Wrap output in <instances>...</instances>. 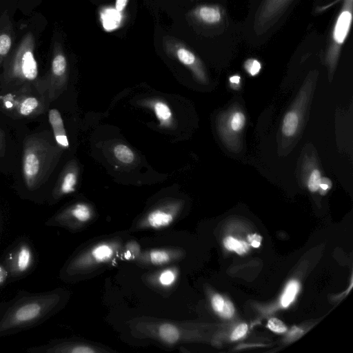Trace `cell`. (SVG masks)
Masks as SVG:
<instances>
[{"label": "cell", "instance_id": "1", "mask_svg": "<svg viewBox=\"0 0 353 353\" xmlns=\"http://www.w3.org/2000/svg\"><path fill=\"white\" fill-rule=\"evenodd\" d=\"M70 292L61 288L31 292L19 290L0 302V338L14 335L43 323L67 304Z\"/></svg>", "mask_w": 353, "mask_h": 353}, {"label": "cell", "instance_id": "2", "mask_svg": "<svg viewBox=\"0 0 353 353\" xmlns=\"http://www.w3.org/2000/svg\"><path fill=\"white\" fill-rule=\"evenodd\" d=\"M121 239H105L86 246L73 254L60 270L59 278L74 282L109 264L122 250Z\"/></svg>", "mask_w": 353, "mask_h": 353}, {"label": "cell", "instance_id": "3", "mask_svg": "<svg viewBox=\"0 0 353 353\" xmlns=\"http://www.w3.org/2000/svg\"><path fill=\"white\" fill-rule=\"evenodd\" d=\"M51 145L39 137L26 141L22 157L24 183L30 190L37 189L47 177L54 159Z\"/></svg>", "mask_w": 353, "mask_h": 353}, {"label": "cell", "instance_id": "4", "mask_svg": "<svg viewBox=\"0 0 353 353\" xmlns=\"http://www.w3.org/2000/svg\"><path fill=\"white\" fill-rule=\"evenodd\" d=\"M0 261L8 272V283L31 274L37 263V255L33 243L26 236L16 239L3 252Z\"/></svg>", "mask_w": 353, "mask_h": 353}, {"label": "cell", "instance_id": "5", "mask_svg": "<svg viewBox=\"0 0 353 353\" xmlns=\"http://www.w3.org/2000/svg\"><path fill=\"white\" fill-rule=\"evenodd\" d=\"M35 41L27 33L5 64L6 80L12 82L33 81L38 76V65L34 57Z\"/></svg>", "mask_w": 353, "mask_h": 353}, {"label": "cell", "instance_id": "6", "mask_svg": "<svg viewBox=\"0 0 353 353\" xmlns=\"http://www.w3.org/2000/svg\"><path fill=\"white\" fill-rule=\"evenodd\" d=\"M183 203L179 199H168L152 208L133 226L135 230H159L170 225L179 216Z\"/></svg>", "mask_w": 353, "mask_h": 353}, {"label": "cell", "instance_id": "7", "mask_svg": "<svg viewBox=\"0 0 353 353\" xmlns=\"http://www.w3.org/2000/svg\"><path fill=\"white\" fill-rule=\"evenodd\" d=\"M94 216V210L90 205L78 202L59 211L49 218L44 224L46 226L78 231L88 225Z\"/></svg>", "mask_w": 353, "mask_h": 353}, {"label": "cell", "instance_id": "8", "mask_svg": "<svg viewBox=\"0 0 353 353\" xmlns=\"http://www.w3.org/2000/svg\"><path fill=\"white\" fill-rule=\"evenodd\" d=\"M99 344L76 338L56 339L27 349L29 353H108L112 350Z\"/></svg>", "mask_w": 353, "mask_h": 353}, {"label": "cell", "instance_id": "9", "mask_svg": "<svg viewBox=\"0 0 353 353\" xmlns=\"http://www.w3.org/2000/svg\"><path fill=\"white\" fill-rule=\"evenodd\" d=\"M353 0H344L341 10L336 19L331 43L327 52V61L332 68L337 61L341 48L350 30L352 21Z\"/></svg>", "mask_w": 353, "mask_h": 353}, {"label": "cell", "instance_id": "10", "mask_svg": "<svg viewBox=\"0 0 353 353\" xmlns=\"http://www.w3.org/2000/svg\"><path fill=\"white\" fill-rule=\"evenodd\" d=\"M163 46L167 54L188 68L198 80H205L202 62L183 43L174 38L166 37L163 39Z\"/></svg>", "mask_w": 353, "mask_h": 353}, {"label": "cell", "instance_id": "11", "mask_svg": "<svg viewBox=\"0 0 353 353\" xmlns=\"http://www.w3.org/2000/svg\"><path fill=\"white\" fill-rule=\"evenodd\" d=\"M293 0H263L254 20V28L256 33L268 30L283 14Z\"/></svg>", "mask_w": 353, "mask_h": 353}, {"label": "cell", "instance_id": "12", "mask_svg": "<svg viewBox=\"0 0 353 353\" xmlns=\"http://www.w3.org/2000/svg\"><path fill=\"white\" fill-rule=\"evenodd\" d=\"M184 252L179 248H155L143 251L137 257L141 265L161 266L181 260Z\"/></svg>", "mask_w": 353, "mask_h": 353}, {"label": "cell", "instance_id": "13", "mask_svg": "<svg viewBox=\"0 0 353 353\" xmlns=\"http://www.w3.org/2000/svg\"><path fill=\"white\" fill-rule=\"evenodd\" d=\"M68 63L61 46L56 43L54 45L53 54L50 68V79L52 83H61L65 79Z\"/></svg>", "mask_w": 353, "mask_h": 353}, {"label": "cell", "instance_id": "14", "mask_svg": "<svg viewBox=\"0 0 353 353\" xmlns=\"http://www.w3.org/2000/svg\"><path fill=\"white\" fill-rule=\"evenodd\" d=\"M14 33L8 16L4 13L0 19V66L10 52L14 39Z\"/></svg>", "mask_w": 353, "mask_h": 353}, {"label": "cell", "instance_id": "15", "mask_svg": "<svg viewBox=\"0 0 353 353\" xmlns=\"http://www.w3.org/2000/svg\"><path fill=\"white\" fill-rule=\"evenodd\" d=\"M192 16L199 22L206 25H215L222 19V12L219 6L201 5L192 10Z\"/></svg>", "mask_w": 353, "mask_h": 353}, {"label": "cell", "instance_id": "16", "mask_svg": "<svg viewBox=\"0 0 353 353\" xmlns=\"http://www.w3.org/2000/svg\"><path fill=\"white\" fill-rule=\"evenodd\" d=\"M48 120L57 145L63 148H68L69 147V141L59 111L57 109L50 110L48 112Z\"/></svg>", "mask_w": 353, "mask_h": 353}, {"label": "cell", "instance_id": "17", "mask_svg": "<svg viewBox=\"0 0 353 353\" xmlns=\"http://www.w3.org/2000/svg\"><path fill=\"white\" fill-rule=\"evenodd\" d=\"M77 174L72 168L65 170L61 179L53 191V198L57 199L63 195L72 193L76 190Z\"/></svg>", "mask_w": 353, "mask_h": 353}, {"label": "cell", "instance_id": "18", "mask_svg": "<svg viewBox=\"0 0 353 353\" xmlns=\"http://www.w3.org/2000/svg\"><path fill=\"white\" fill-rule=\"evenodd\" d=\"M149 103L160 125L163 128L170 127L173 123V114L168 103L159 99L153 100Z\"/></svg>", "mask_w": 353, "mask_h": 353}, {"label": "cell", "instance_id": "19", "mask_svg": "<svg viewBox=\"0 0 353 353\" xmlns=\"http://www.w3.org/2000/svg\"><path fill=\"white\" fill-rule=\"evenodd\" d=\"M179 270L176 268H168L152 276V283L161 288L172 287L177 280Z\"/></svg>", "mask_w": 353, "mask_h": 353}, {"label": "cell", "instance_id": "20", "mask_svg": "<svg viewBox=\"0 0 353 353\" xmlns=\"http://www.w3.org/2000/svg\"><path fill=\"white\" fill-rule=\"evenodd\" d=\"M113 153L118 161L125 164H130L135 159L133 151L128 145L122 143L114 147Z\"/></svg>", "mask_w": 353, "mask_h": 353}, {"label": "cell", "instance_id": "21", "mask_svg": "<svg viewBox=\"0 0 353 353\" xmlns=\"http://www.w3.org/2000/svg\"><path fill=\"white\" fill-rule=\"evenodd\" d=\"M299 125V118L294 112H288L283 121L282 132L287 137H292L296 132Z\"/></svg>", "mask_w": 353, "mask_h": 353}, {"label": "cell", "instance_id": "22", "mask_svg": "<svg viewBox=\"0 0 353 353\" xmlns=\"http://www.w3.org/2000/svg\"><path fill=\"white\" fill-rule=\"evenodd\" d=\"M223 245L228 250H234L239 254H244L250 248L249 245L243 241L237 240L232 236H228L223 240Z\"/></svg>", "mask_w": 353, "mask_h": 353}, {"label": "cell", "instance_id": "23", "mask_svg": "<svg viewBox=\"0 0 353 353\" xmlns=\"http://www.w3.org/2000/svg\"><path fill=\"white\" fill-rule=\"evenodd\" d=\"M39 107V101L33 97H26L19 103V111L23 116L32 114Z\"/></svg>", "mask_w": 353, "mask_h": 353}, {"label": "cell", "instance_id": "24", "mask_svg": "<svg viewBox=\"0 0 353 353\" xmlns=\"http://www.w3.org/2000/svg\"><path fill=\"white\" fill-rule=\"evenodd\" d=\"M299 290V283L296 281H290L281 296V305L288 307L294 299Z\"/></svg>", "mask_w": 353, "mask_h": 353}, {"label": "cell", "instance_id": "25", "mask_svg": "<svg viewBox=\"0 0 353 353\" xmlns=\"http://www.w3.org/2000/svg\"><path fill=\"white\" fill-rule=\"evenodd\" d=\"M245 117L241 112H235L230 119V128L234 132L240 131L245 125Z\"/></svg>", "mask_w": 353, "mask_h": 353}, {"label": "cell", "instance_id": "26", "mask_svg": "<svg viewBox=\"0 0 353 353\" xmlns=\"http://www.w3.org/2000/svg\"><path fill=\"white\" fill-rule=\"evenodd\" d=\"M321 176L319 170L312 171L307 181V187L310 192H314L319 189Z\"/></svg>", "mask_w": 353, "mask_h": 353}, {"label": "cell", "instance_id": "27", "mask_svg": "<svg viewBox=\"0 0 353 353\" xmlns=\"http://www.w3.org/2000/svg\"><path fill=\"white\" fill-rule=\"evenodd\" d=\"M244 68L251 76L256 75L261 70V63L255 59H249L244 63Z\"/></svg>", "mask_w": 353, "mask_h": 353}, {"label": "cell", "instance_id": "28", "mask_svg": "<svg viewBox=\"0 0 353 353\" xmlns=\"http://www.w3.org/2000/svg\"><path fill=\"white\" fill-rule=\"evenodd\" d=\"M268 327L273 332L277 333L285 332L287 330L285 325L276 318H272L268 322Z\"/></svg>", "mask_w": 353, "mask_h": 353}, {"label": "cell", "instance_id": "29", "mask_svg": "<svg viewBox=\"0 0 353 353\" xmlns=\"http://www.w3.org/2000/svg\"><path fill=\"white\" fill-rule=\"evenodd\" d=\"M234 308L232 303L229 301H224L221 311L219 313L223 318L230 319L234 314Z\"/></svg>", "mask_w": 353, "mask_h": 353}, {"label": "cell", "instance_id": "30", "mask_svg": "<svg viewBox=\"0 0 353 353\" xmlns=\"http://www.w3.org/2000/svg\"><path fill=\"white\" fill-rule=\"evenodd\" d=\"M247 330L248 325L245 323L239 325L232 333L231 339L235 341L243 337L246 334Z\"/></svg>", "mask_w": 353, "mask_h": 353}, {"label": "cell", "instance_id": "31", "mask_svg": "<svg viewBox=\"0 0 353 353\" xmlns=\"http://www.w3.org/2000/svg\"><path fill=\"white\" fill-rule=\"evenodd\" d=\"M211 303L213 310L217 313H219L223 308L224 300L221 295L214 294L212 298Z\"/></svg>", "mask_w": 353, "mask_h": 353}, {"label": "cell", "instance_id": "32", "mask_svg": "<svg viewBox=\"0 0 353 353\" xmlns=\"http://www.w3.org/2000/svg\"><path fill=\"white\" fill-rule=\"evenodd\" d=\"M8 283V272L4 265L0 261V289Z\"/></svg>", "mask_w": 353, "mask_h": 353}, {"label": "cell", "instance_id": "33", "mask_svg": "<svg viewBox=\"0 0 353 353\" xmlns=\"http://www.w3.org/2000/svg\"><path fill=\"white\" fill-rule=\"evenodd\" d=\"M332 187V182L328 178L321 177L319 189L320 192L322 194L326 193V192Z\"/></svg>", "mask_w": 353, "mask_h": 353}, {"label": "cell", "instance_id": "34", "mask_svg": "<svg viewBox=\"0 0 353 353\" xmlns=\"http://www.w3.org/2000/svg\"><path fill=\"white\" fill-rule=\"evenodd\" d=\"M248 240L254 248H259L261 245L262 237L257 234H251L248 236Z\"/></svg>", "mask_w": 353, "mask_h": 353}, {"label": "cell", "instance_id": "35", "mask_svg": "<svg viewBox=\"0 0 353 353\" xmlns=\"http://www.w3.org/2000/svg\"><path fill=\"white\" fill-rule=\"evenodd\" d=\"M129 0H116L115 1V8L118 12L123 11L128 3Z\"/></svg>", "mask_w": 353, "mask_h": 353}, {"label": "cell", "instance_id": "36", "mask_svg": "<svg viewBox=\"0 0 353 353\" xmlns=\"http://www.w3.org/2000/svg\"><path fill=\"white\" fill-rule=\"evenodd\" d=\"M302 333V330H300L299 328L298 327H294L291 332H290V336L293 338V337H299V334H301Z\"/></svg>", "mask_w": 353, "mask_h": 353}, {"label": "cell", "instance_id": "37", "mask_svg": "<svg viewBox=\"0 0 353 353\" xmlns=\"http://www.w3.org/2000/svg\"><path fill=\"white\" fill-rule=\"evenodd\" d=\"M230 81L232 84L238 85L240 81V77L238 75H234L230 78Z\"/></svg>", "mask_w": 353, "mask_h": 353}, {"label": "cell", "instance_id": "38", "mask_svg": "<svg viewBox=\"0 0 353 353\" xmlns=\"http://www.w3.org/2000/svg\"><path fill=\"white\" fill-rule=\"evenodd\" d=\"M3 230V220L1 213L0 212V237L2 234Z\"/></svg>", "mask_w": 353, "mask_h": 353}]
</instances>
